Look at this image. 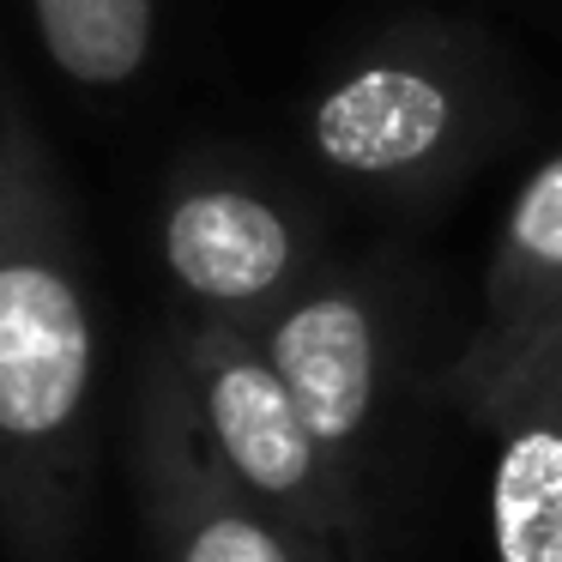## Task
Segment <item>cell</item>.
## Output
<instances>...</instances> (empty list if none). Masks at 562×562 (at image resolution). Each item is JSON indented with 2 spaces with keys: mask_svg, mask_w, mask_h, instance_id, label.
<instances>
[{
  "mask_svg": "<svg viewBox=\"0 0 562 562\" xmlns=\"http://www.w3.org/2000/svg\"><path fill=\"white\" fill-rule=\"evenodd\" d=\"M98 465V315L74 206L0 67V538L67 562Z\"/></svg>",
  "mask_w": 562,
  "mask_h": 562,
  "instance_id": "obj_1",
  "label": "cell"
},
{
  "mask_svg": "<svg viewBox=\"0 0 562 562\" xmlns=\"http://www.w3.org/2000/svg\"><path fill=\"white\" fill-rule=\"evenodd\" d=\"M514 122V86L460 25H393L351 49L303 103V146L321 170L375 200H441Z\"/></svg>",
  "mask_w": 562,
  "mask_h": 562,
  "instance_id": "obj_2",
  "label": "cell"
},
{
  "mask_svg": "<svg viewBox=\"0 0 562 562\" xmlns=\"http://www.w3.org/2000/svg\"><path fill=\"white\" fill-rule=\"evenodd\" d=\"M164 351L182 375V393L194 405L212 460L260 514H272L291 532V544L308 562L375 557L369 496L345 484V472L303 424V412L291 405L284 381L272 375L267 351H260V333L188 321L182 333H170Z\"/></svg>",
  "mask_w": 562,
  "mask_h": 562,
  "instance_id": "obj_3",
  "label": "cell"
},
{
  "mask_svg": "<svg viewBox=\"0 0 562 562\" xmlns=\"http://www.w3.org/2000/svg\"><path fill=\"white\" fill-rule=\"evenodd\" d=\"M158 260L194 321L260 333L321 279V224L284 182L243 164H188L158 200Z\"/></svg>",
  "mask_w": 562,
  "mask_h": 562,
  "instance_id": "obj_4",
  "label": "cell"
},
{
  "mask_svg": "<svg viewBox=\"0 0 562 562\" xmlns=\"http://www.w3.org/2000/svg\"><path fill=\"white\" fill-rule=\"evenodd\" d=\"M272 375L327 460L357 496H369V460L381 448L405 357V284L387 267H327L260 327Z\"/></svg>",
  "mask_w": 562,
  "mask_h": 562,
  "instance_id": "obj_5",
  "label": "cell"
},
{
  "mask_svg": "<svg viewBox=\"0 0 562 562\" xmlns=\"http://www.w3.org/2000/svg\"><path fill=\"white\" fill-rule=\"evenodd\" d=\"M134 477L158 562H308L212 460L170 351L151 357L134 412Z\"/></svg>",
  "mask_w": 562,
  "mask_h": 562,
  "instance_id": "obj_6",
  "label": "cell"
},
{
  "mask_svg": "<svg viewBox=\"0 0 562 562\" xmlns=\"http://www.w3.org/2000/svg\"><path fill=\"white\" fill-rule=\"evenodd\" d=\"M460 417L496 448L490 460L496 562H562V333L538 339Z\"/></svg>",
  "mask_w": 562,
  "mask_h": 562,
  "instance_id": "obj_7",
  "label": "cell"
},
{
  "mask_svg": "<svg viewBox=\"0 0 562 562\" xmlns=\"http://www.w3.org/2000/svg\"><path fill=\"white\" fill-rule=\"evenodd\" d=\"M562 333V151H550L496 224L484 260V315L465 351L441 369V400L453 417L502 381L538 339Z\"/></svg>",
  "mask_w": 562,
  "mask_h": 562,
  "instance_id": "obj_8",
  "label": "cell"
},
{
  "mask_svg": "<svg viewBox=\"0 0 562 562\" xmlns=\"http://www.w3.org/2000/svg\"><path fill=\"white\" fill-rule=\"evenodd\" d=\"M37 43L67 86L122 91L158 49V0H25Z\"/></svg>",
  "mask_w": 562,
  "mask_h": 562,
  "instance_id": "obj_9",
  "label": "cell"
}]
</instances>
